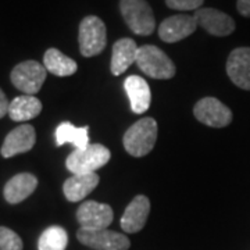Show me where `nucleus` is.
I'll return each instance as SVG.
<instances>
[{
    "mask_svg": "<svg viewBox=\"0 0 250 250\" xmlns=\"http://www.w3.org/2000/svg\"><path fill=\"white\" fill-rule=\"evenodd\" d=\"M157 134L159 126L154 118H141L125 131L123 136L124 149L132 157H143L153 150L157 142Z\"/></svg>",
    "mask_w": 250,
    "mask_h": 250,
    "instance_id": "f257e3e1",
    "label": "nucleus"
},
{
    "mask_svg": "<svg viewBox=\"0 0 250 250\" xmlns=\"http://www.w3.org/2000/svg\"><path fill=\"white\" fill-rule=\"evenodd\" d=\"M136 64L145 75L153 80H171L177 72L172 60L154 45H143L138 49Z\"/></svg>",
    "mask_w": 250,
    "mask_h": 250,
    "instance_id": "f03ea898",
    "label": "nucleus"
},
{
    "mask_svg": "<svg viewBox=\"0 0 250 250\" xmlns=\"http://www.w3.org/2000/svg\"><path fill=\"white\" fill-rule=\"evenodd\" d=\"M111 153L106 146L100 143H92L83 149H75L67 157L65 167L72 175L92 174L99 168L104 167L110 161Z\"/></svg>",
    "mask_w": 250,
    "mask_h": 250,
    "instance_id": "7ed1b4c3",
    "label": "nucleus"
},
{
    "mask_svg": "<svg viewBox=\"0 0 250 250\" xmlns=\"http://www.w3.org/2000/svg\"><path fill=\"white\" fill-rule=\"evenodd\" d=\"M120 11L128 28L141 36L152 35L156 29V20L146 0H120Z\"/></svg>",
    "mask_w": 250,
    "mask_h": 250,
    "instance_id": "20e7f679",
    "label": "nucleus"
},
{
    "mask_svg": "<svg viewBox=\"0 0 250 250\" xmlns=\"http://www.w3.org/2000/svg\"><path fill=\"white\" fill-rule=\"evenodd\" d=\"M80 52L83 57H95L107 45V31L104 22L96 16H86L78 29Z\"/></svg>",
    "mask_w": 250,
    "mask_h": 250,
    "instance_id": "39448f33",
    "label": "nucleus"
},
{
    "mask_svg": "<svg viewBox=\"0 0 250 250\" xmlns=\"http://www.w3.org/2000/svg\"><path fill=\"white\" fill-rule=\"evenodd\" d=\"M46 72L47 70L41 62L35 60H27L20 62L13 68L10 74V80L11 83L24 95L35 96L41 90L42 85L45 83Z\"/></svg>",
    "mask_w": 250,
    "mask_h": 250,
    "instance_id": "423d86ee",
    "label": "nucleus"
},
{
    "mask_svg": "<svg viewBox=\"0 0 250 250\" xmlns=\"http://www.w3.org/2000/svg\"><path fill=\"white\" fill-rule=\"evenodd\" d=\"M77 239L93 250H128L131 242L124 233L110 229H85L77 231Z\"/></svg>",
    "mask_w": 250,
    "mask_h": 250,
    "instance_id": "0eeeda50",
    "label": "nucleus"
},
{
    "mask_svg": "<svg viewBox=\"0 0 250 250\" xmlns=\"http://www.w3.org/2000/svg\"><path fill=\"white\" fill-rule=\"evenodd\" d=\"M193 116L202 124L211 128H225L232 123V111L215 98L200 99L193 107Z\"/></svg>",
    "mask_w": 250,
    "mask_h": 250,
    "instance_id": "6e6552de",
    "label": "nucleus"
},
{
    "mask_svg": "<svg viewBox=\"0 0 250 250\" xmlns=\"http://www.w3.org/2000/svg\"><path fill=\"white\" fill-rule=\"evenodd\" d=\"M77 220L81 228L85 229H107L114 220V213L106 203L88 200L80 205V208L77 210Z\"/></svg>",
    "mask_w": 250,
    "mask_h": 250,
    "instance_id": "1a4fd4ad",
    "label": "nucleus"
},
{
    "mask_svg": "<svg viewBox=\"0 0 250 250\" xmlns=\"http://www.w3.org/2000/svg\"><path fill=\"white\" fill-rule=\"evenodd\" d=\"M193 17L197 27H202L206 32L213 36H228L235 31V21L227 13L211 7H205L195 11Z\"/></svg>",
    "mask_w": 250,
    "mask_h": 250,
    "instance_id": "9d476101",
    "label": "nucleus"
},
{
    "mask_svg": "<svg viewBox=\"0 0 250 250\" xmlns=\"http://www.w3.org/2000/svg\"><path fill=\"white\" fill-rule=\"evenodd\" d=\"M197 28V22L193 16L177 14L166 18L159 27V36L166 43H175L188 36H190Z\"/></svg>",
    "mask_w": 250,
    "mask_h": 250,
    "instance_id": "9b49d317",
    "label": "nucleus"
},
{
    "mask_svg": "<svg viewBox=\"0 0 250 250\" xmlns=\"http://www.w3.org/2000/svg\"><path fill=\"white\" fill-rule=\"evenodd\" d=\"M227 74L233 85L243 90H250V47H236L228 56Z\"/></svg>",
    "mask_w": 250,
    "mask_h": 250,
    "instance_id": "f8f14e48",
    "label": "nucleus"
},
{
    "mask_svg": "<svg viewBox=\"0 0 250 250\" xmlns=\"http://www.w3.org/2000/svg\"><path fill=\"white\" fill-rule=\"evenodd\" d=\"M36 142L35 128L29 124L18 125L10 132L1 145L0 153L4 159L14 157L20 153L29 152Z\"/></svg>",
    "mask_w": 250,
    "mask_h": 250,
    "instance_id": "ddd939ff",
    "label": "nucleus"
},
{
    "mask_svg": "<svg viewBox=\"0 0 250 250\" xmlns=\"http://www.w3.org/2000/svg\"><path fill=\"white\" fill-rule=\"evenodd\" d=\"M150 213V200L145 195H138L126 206L121 217V228L126 233H136L146 225Z\"/></svg>",
    "mask_w": 250,
    "mask_h": 250,
    "instance_id": "4468645a",
    "label": "nucleus"
},
{
    "mask_svg": "<svg viewBox=\"0 0 250 250\" xmlns=\"http://www.w3.org/2000/svg\"><path fill=\"white\" fill-rule=\"evenodd\" d=\"M124 89L129 99L131 110L135 114H142L149 110L152 102V92L146 80H143L139 75H129L124 82Z\"/></svg>",
    "mask_w": 250,
    "mask_h": 250,
    "instance_id": "2eb2a0df",
    "label": "nucleus"
},
{
    "mask_svg": "<svg viewBox=\"0 0 250 250\" xmlns=\"http://www.w3.org/2000/svg\"><path fill=\"white\" fill-rule=\"evenodd\" d=\"M38 187V178L34 174L21 172L7 181L3 189V196L10 205H18L24 202L35 192Z\"/></svg>",
    "mask_w": 250,
    "mask_h": 250,
    "instance_id": "dca6fc26",
    "label": "nucleus"
},
{
    "mask_svg": "<svg viewBox=\"0 0 250 250\" xmlns=\"http://www.w3.org/2000/svg\"><path fill=\"white\" fill-rule=\"evenodd\" d=\"M139 46L136 45L134 39L131 38H121L113 45L111 52V62L110 70L113 75H121L124 74L134 62H136Z\"/></svg>",
    "mask_w": 250,
    "mask_h": 250,
    "instance_id": "f3484780",
    "label": "nucleus"
},
{
    "mask_svg": "<svg viewBox=\"0 0 250 250\" xmlns=\"http://www.w3.org/2000/svg\"><path fill=\"white\" fill-rule=\"evenodd\" d=\"M99 175L96 172L92 174H81V175H72L68 179H65L62 185L64 196L68 202L77 203L83 200L85 197L93 192L99 185Z\"/></svg>",
    "mask_w": 250,
    "mask_h": 250,
    "instance_id": "a211bd4d",
    "label": "nucleus"
},
{
    "mask_svg": "<svg viewBox=\"0 0 250 250\" xmlns=\"http://www.w3.org/2000/svg\"><path fill=\"white\" fill-rule=\"evenodd\" d=\"M42 111V102L32 95H22L10 102L9 117L16 123L34 120Z\"/></svg>",
    "mask_w": 250,
    "mask_h": 250,
    "instance_id": "6ab92c4d",
    "label": "nucleus"
},
{
    "mask_svg": "<svg viewBox=\"0 0 250 250\" xmlns=\"http://www.w3.org/2000/svg\"><path fill=\"white\" fill-rule=\"evenodd\" d=\"M43 65L56 77H70L78 70V64L71 57L62 53L59 49L50 47L43 56Z\"/></svg>",
    "mask_w": 250,
    "mask_h": 250,
    "instance_id": "aec40b11",
    "label": "nucleus"
},
{
    "mask_svg": "<svg viewBox=\"0 0 250 250\" xmlns=\"http://www.w3.org/2000/svg\"><path fill=\"white\" fill-rule=\"evenodd\" d=\"M89 126H74L71 123H62L56 128V142L59 146L65 143L74 145L75 149H83L89 145Z\"/></svg>",
    "mask_w": 250,
    "mask_h": 250,
    "instance_id": "412c9836",
    "label": "nucleus"
},
{
    "mask_svg": "<svg viewBox=\"0 0 250 250\" xmlns=\"http://www.w3.org/2000/svg\"><path fill=\"white\" fill-rule=\"evenodd\" d=\"M68 245V233L59 227L52 225L46 228L38 241V250H65Z\"/></svg>",
    "mask_w": 250,
    "mask_h": 250,
    "instance_id": "4be33fe9",
    "label": "nucleus"
},
{
    "mask_svg": "<svg viewBox=\"0 0 250 250\" xmlns=\"http://www.w3.org/2000/svg\"><path fill=\"white\" fill-rule=\"evenodd\" d=\"M0 250H22L20 235L7 227H0Z\"/></svg>",
    "mask_w": 250,
    "mask_h": 250,
    "instance_id": "5701e85b",
    "label": "nucleus"
},
{
    "mask_svg": "<svg viewBox=\"0 0 250 250\" xmlns=\"http://www.w3.org/2000/svg\"><path fill=\"white\" fill-rule=\"evenodd\" d=\"M203 1L205 0H166V4L172 10L190 11V10L200 9Z\"/></svg>",
    "mask_w": 250,
    "mask_h": 250,
    "instance_id": "b1692460",
    "label": "nucleus"
},
{
    "mask_svg": "<svg viewBox=\"0 0 250 250\" xmlns=\"http://www.w3.org/2000/svg\"><path fill=\"white\" fill-rule=\"evenodd\" d=\"M9 107H10V102L7 96L4 95V92L0 89V118L9 114Z\"/></svg>",
    "mask_w": 250,
    "mask_h": 250,
    "instance_id": "393cba45",
    "label": "nucleus"
},
{
    "mask_svg": "<svg viewBox=\"0 0 250 250\" xmlns=\"http://www.w3.org/2000/svg\"><path fill=\"white\" fill-rule=\"evenodd\" d=\"M236 9L243 17H250V0H238Z\"/></svg>",
    "mask_w": 250,
    "mask_h": 250,
    "instance_id": "a878e982",
    "label": "nucleus"
}]
</instances>
